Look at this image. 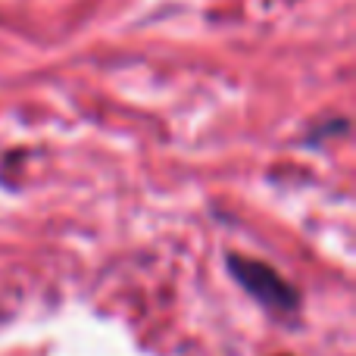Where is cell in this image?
Segmentation results:
<instances>
[{
  "label": "cell",
  "instance_id": "cell-1",
  "mask_svg": "<svg viewBox=\"0 0 356 356\" xmlns=\"http://www.w3.org/2000/svg\"><path fill=\"white\" fill-rule=\"evenodd\" d=\"M228 272L234 275V282L253 297L263 309L275 316H294L300 309V294L278 275L272 266L259 263V259L241 257V253H232L228 257Z\"/></svg>",
  "mask_w": 356,
  "mask_h": 356
}]
</instances>
